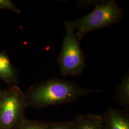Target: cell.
Here are the masks:
<instances>
[{
  "instance_id": "obj_3",
  "label": "cell",
  "mask_w": 129,
  "mask_h": 129,
  "mask_svg": "<svg viewBox=\"0 0 129 129\" xmlns=\"http://www.w3.org/2000/svg\"><path fill=\"white\" fill-rule=\"evenodd\" d=\"M62 49L57 61L60 67V76H78L86 68V56L81 48L75 31L66 29Z\"/></svg>"
},
{
  "instance_id": "obj_12",
  "label": "cell",
  "mask_w": 129,
  "mask_h": 129,
  "mask_svg": "<svg viewBox=\"0 0 129 129\" xmlns=\"http://www.w3.org/2000/svg\"><path fill=\"white\" fill-rule=\"evenodd\" d=\"M2 91H3V90H1V89H0V98H1V95H2Z\"/></svg>"
},
{
  "instance_id": "obj_6",
  "label": "cell",
  "mask_w": 129,
  "mask_h": 129,
  "mask_svg": "<svg viewBox=\"0 0 129 129\" xmlns=\"http://www.w3.org/2000/svg\"><path fill=\"white\" fill-rule=\"evenodd\" d=\"M0 78L10 85H15L17 81L16 71L5 51L0 52Z\"/></svg>"
},
{
  "instance_id": "obj_5",
  "label": "cell",
  "mask_w": 129,
  "mask_h": 129,
  "mask_svg": "<svg viewBox=\"0 0 129 129\" xmlns=\"http://www.w3.org/2000/svg\"><path fill=\"white\" fill-rule=\"evenodd\" d=\"M102 120L104 129H129L128 118L117 109H109Z\"/></svg>"
},
{
  "instance_id": "obj_10",
  "label": "cell",
  "mask_w": 129,
  "mask_h": 129,
  "mask_svg": "<svg viewBox=\"0 0 129 129\" xmlns=\"http://www.w3.org/2000/svg\"><path fill=\"white\" fill-rule=\"evenodd\" d=\"M0 9L10 10L16 14L21 13L20 10L10 0H0Z\"/></svg>"
},
{
  "instance_id": "obj_2",
  "label": "cell",
  "mask_w": 129,
  "mask_h": 129,
  "mask_svg": "<svg viewBox=\"0 0 129 129\" xmlns=\"http://www.w3.org/2000/svg\"><path fill=\"white\" fill-rule=\"evenodd\" d=\"M124 10L114 0L97 2L91 13L74 21H65L66 29L78 30L76 36L80 41L88 33L120 21Z\"/></svg>"
},
{
  "instance_id": "obj_8",
  "label": "cell",
  "mask_w": 129,
  "mask_h": 129,
  "mask_svg": "<svg viewBox=\"0 0 129 129\" xmlns=\"http://www.w3.org/2000/svg\"><path fill=\"white\" fill-rule=\"evenodd\" d=\"M129 71L125 74L121 82L116 88L115 96L116 101L126 108L129 106Z\"/></svg>"
},
{
  "instance_id": "obj_7",
  "label": "cell",
  "mask_w": 129,
  "mask_h": 129,
  "mask_svg": "<svg viewBox=\"0 0 129 129\" xmlns=\"http://www.w3.org/2000/svg\"><path fill=\"white\" fill-rule=\"evenodd\" d=\"M74 126L75 129H104L102 117L97 115L80 116Z\"/></svg>"
},
{
  "instance_id": "obj_11",
  "label": "cell",
  "mask_w": 129,
  "mask_h": 129,
  "mask_svg": "<svg viewBox=\"0 0 129 129\" xmlns=\"http://www.w3.org/2000/svg\"><path fill=\"white\" fill-rule=\"evenodd\" d=\"M49 129H75L74 124L66 122L55 123L49 125Z\"/></svg>"
},
{
  "instance_id": "obj_9",
  "label": "cell",
  "mask_w": 129,
  "mask_h": 129,
  "mask_svg": "<svg viewBox=\"0 0 129 129\" xmlns=\"http://www.w3.org/2000/svg\"><path fill=\"white\" fill-rule=\"evenodd\" d=\"M19 125L18 129H49V125L41 122L23 120Z\"/></svg>"
},
{
  "instance_id": "obj_4",
  "label": "cell",
  "mask_w": 129,
  "mask_h": 129,
  "mask_svg": "<svg viewBox=\"0 0 129 129\" xmlns=\"http://www.w3.org/2000/svg\"><path fill=\"white\" fill-rule=\"evenodd\" d=\"M25 95L15 85L3 90L0 98V129H13L23 120L27 105Z\"/></svg>"
},
{
  "instance_id": "obj_1",
  "label": "cell",
  "mask_w": 129,
  "mask_h": 129,
  "mask_svg": "<svg viewBox=\"0 0 129 129\" xmlns=\"http://www.w3.org/2000/svg\"><path fill=\"white\" fill-rule=\"evenodd\" d=\"M101 91L82 88L74 81L52 78L32 87L25 96L28 104L40 108L73 102L79 97Z\"/></svg>"
}]
</instances>
